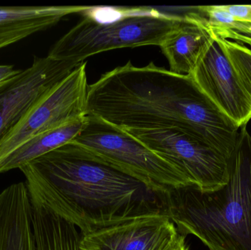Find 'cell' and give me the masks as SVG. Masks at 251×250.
<instances>
[{
	"label": "cell",
	"instance_id": "1",
	"mask_svg": "<svg viewBox=\"0 0 251 250\" xmlns=\"http://www.w3.org/2000/svg\"><path fill=\"white\" fill-rule=\"evenodd\" d=\"M19 170L31 203L70 222L82 236L135 219L166 215L165 192L73 141Z\"/></svg>",
	"mask_w": 251,
	"mask_h": 250
},
{
	"label": "cell",
	"instance_id": "2",
	"mask_svg": "<svg viewBox=\"0 0 251 250\" xmlns=\"http://www.w3.org/2000/svg\"><path fill=\"white\" fill-rule=\"evenodd\" d=\"M87 114L124 129L178 130L231 157L240 128L190 75L128 61L88 86Z\"/></svg>",
	"mask_w": 251,
	"mask_h": 250
},
{
	"label": "cell",
	"instance_id": "3",
	"mask_svg": "<svg viewBox=\"0 0 251 250\" xmlns=\"http://www.w3.org/2000/svg\"><path fill=\"white\" fill-rule=\"evenodd\" d=\"M165 213L184 236L210 250H251V135H237L227 183L212 191L195 186L165 192Z\"/></svg>",
	"mask_w": 251,
	"mask_h": 250
},
{
	"label": "cell",
	"instance_id": "4",
	"mask_svg": "<svg viewBox=\"0 0 251 250\" xmlns=\"http://www.w3.org/2000/svg\"><path fill=\"white\" fill-rule=\"evenodd\" d=\"M117 10L118 17L106 22L88 11L84 13L83 19L52 45L47 56L81 63L110 50L159 46L184 18V14H168L151 7H120Z\"/></svg>",
	"mask_w": 251,
	"mask_h": 250
},
{
	"label": "cell",
	"instance_id": "5",
	"mask_svg": "<svg viewBox=\"0 0 251 250\" xmlns=\"http://www.w3.org/2000/svg\"><path fill=\"white\" fill-rule=\"evenodd\" d=\"M73 142L92 150L157 192L193 186L174 164L125 129L97 116L87 114L82 130Z\"/></svg>",
	"mask_w": 251,
	"mask_h": 250
},
{
	"label": "cell",
	"instance_id": "6",
	"mask_svg": "<svg viewBox=\"0 0 251 250\" xmlns=\"http://www.w3.org/2000/svg\"><path fill=\"white\" fill-rule=\"evenodd\" d=\"M125 130L179 169L201 191L215 190L228 182L230 157L199 138L173 129Z\"/></svg>",
	"mask_w": 251,
	"mask_h": 250
},
{
	"label": "cell",
	"instance_id": "7",
	"mask_svg": "<svg viewBox=\"0 0 251 250\" xmlns=\"http://www.w3.org/2000/svg\"><path fill=\"white\" fill-rule=\"evenodd\" d=\"M86 62L38 100L0 144V161L31 138L87 115Z\"/></svg>",
	"mask_w": 251,
	"mask_h": 250
},
{
	"label": "cell",
	"instance_id": "8",
	"mask_svg": "<svg viewBox=\"0 0 251 250\" xmlns=\"http://www.w3.org/2000/svg\"><path fill=\"white\" fill-rule=\"evenodd\" d=\"M190 76L201 91L240 129L251 120V87L233 64L218 37Z\"/></svg>",
	"mask_w": 251,
	"mask_h": 250
},
{
	"label": "cell",
	"instance_id": "9",
	"mask_svg": "<svg viewBox=\"0 0 251 250\" xmlns=\"http://www.w3.org/2000/svg\"><path fill=\"white\" fill-rule=\"evenodd\" d=\"M81 63L35 57L29 68L0 84V144L39 98Z\"/></svg>",
	"mask_w": 251,
	"mask_h": 250
},
{
	"label": "cell",
	"instance_id": "10",
	"mask_svg": "<svg viewBox=\"0 0 251 250\" xmlns=\"http://www.w3.org/2000/svg\"><path fill=\"white\" fill-rule=\"evenodd\" d=\"M178 234L164 214L125 222L81 238L82 250H165Z\"/></svg>",
	"mask_w": 251,
	"mask_h": 250
},
{
	"label": "cell",
	"instance_id": "11",
	"mask_svg": "<svg viewBox=\"0 0 251 250\" xmlns=\"http://www.w3.org/2000/svg\"><path fill=\"white\" fill-rule=\"evenodd\" d=\"M193 10L184 13L179 26L159 45L169 63V70L176 74L191 75L214 38L196 7Z\"/></svg>",
	"mask_w": 251,
	"mask_h": 250
},
{
	"label": "cell",
	"instance_id": "12",
	"mask_svg": "<svg viewBox=\"0 0 251 250\" xmlns=\"http://www.w3.org/2000/svg\"><path fill=\"white\" fill-rule=\"evenodd\" d=\"M0 250H37L32 204L22 182L0 192Z\"/></svg>",
	"mask_w": 251,
	"mask_h": 250
},
{
	"label": "cell",
	"instance_id": "13",
	"mask_svg": "<svg viewBox=\"0 0 251 250\" xmlns=\"http://www.w3.org/2000/svg\"><path fill=\"white\" fill-rule=\"evenodd\" d=\"M89 9L88 6L0 7V49L57 24L66 16Z\"/></svg>",
	"mask_w": 251,
	"mask_h": 250
},
{
	"label": "cell",
	"instance_id": "14",
	"mask_svg": "<svg viewBox=\"0 0 251 250\" xmlns=\"http://www.w3.org/2000/svg\"><path fill=\"white\" fill-rule=\"evenodd\" d=\"M32 224L37 250H82L79 229L47 207L32 204Z\"/></svg>",
	"mask_w": 251,
	"mask_h": 250
},
{
	"label": "cell",
	"instance_id": "15",
	"mask_svg": "<svg viewBox=\"0 0 251 250\" xmlns=\"http://www.w3.org/2000/svg\"><path fill=\"white\" fill-rule=\"evenodd\" d=\"M85 117L43 132L24 142L0 161V174L20 169L35 159L73 141L82 130Z\"/></svg>",
	"mask_w": 251,
	"mask_h": 250
},
{
	"label": "cell",
	"instance_id": "16",
	"mask_svg": "<svg viewBox=\"0 0 251 250\" xmlns=\"http://www.w3.org/2000/svg\"><path fill=\"white\" fill-rule=\"evenodd\" d=\"M196 9L214 35L251 47V21L235 19L218 5L199 6Z\"/></svg>",
	"mask_w": 251,
	"mask_h": 250
},
{
	"label": "cell",
	"instance_id": "17",
	"mask_svg": "<svg viewBox=\"0 0 251 250\" xmlns=\"http://www.w3.org/2000/svg\"><path fill=\"white\" fill-rule=\"evenodd\" d=\"M219 39L233 64L251 87V48L234 41Z\"/></svg>",
	"mask_w": 251,
	"mask_h": 250
},
{
	"label": "cell",
	"instance_id": "18",
	"mask_svg": "<svg viewBox=\"0 0 251 250\" xmlns=\"http://www.w3.org/2000/svg\"><path fill=\"white\" fill-rule=\"evenodd\" d=\"M221 10L233 17L242 20L251 21V5H218Z\"/></svg>",
	"mask_w": 251,
	"mask_h": 250
},
{
	"label": "cell",
	"instance_id": "19",
	"mask_svg": "<svg viewBox=\"0 0 251 250\" xmlns=\"http://www.w3.org/2000/svg\"><path fill=\"white\" fill-rule=\"evenodd\" d=\"M20 71L21 70H15L13 66L1 65L0 66V84L16 76L20 73Z\"/></svg>",
	"mask_w": 251,
	"mask_h": 250
},
{
	"label": "cell",
	"instance_id": "20",
	"mask_svg": "<svg viewBox=\"0 0 251 250\" xmlns=\"http://www.w3.org/2000/svg\"><path fill=\"white\" fill-rule=\"evenodd\" d=\"M185 237L184 235L178 233L175 239L165 250H189L188 247L185 243Z\"/></svg>",
	"mask_w": 251,
	"mask_h": 250
}]
</instances>
